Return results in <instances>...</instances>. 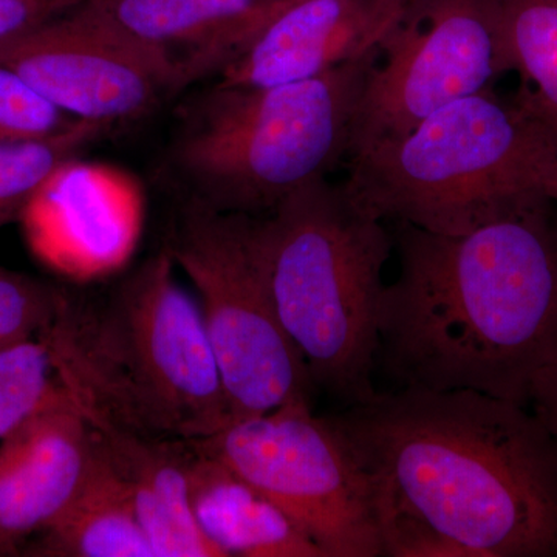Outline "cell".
<instances>
[{
    "label": "cell",
    "instance_id": "cell-1",
    "mask_svg": "<svg viewBox=\"0 0 557 557\" xmlns=\"http://www.w3.org/2000/svg\"><path fill=\"white\" fill-rule=\"evenodd\" d=\"M368 472L386 557H557V442L527 406L395 388L332 416Z\"/></svg>",
    "mask_w": 557,
    "mask_h": 557
},
{
    "label": "cell",
    "instance_id": "cell-2",
    "mask_svg": "<svg viewBox=\"0 0 557 557\" xmlns=\"http://www.w3.org/2000/svg\"><path fill=\"white\" fill-rule=\"evenodd\" d=\"M379 364L397 388L472 391L527 406L557 343V201L469 233L394 223Z\"/></svg>",
    "mask_w": 557,
    "mask_h": 557
},
{
    "label": "cell",
    "instance_id": "cell-3",
    "mask_svg": "<svg viewBox=\"0 0 557 557\" xmlns=\"http://www.w3.org/2000/svg\"><path fill=\"white\" fill-rule=\"evenodd\" d=\"M166 249L100 298L62 295L42 338L79 408L143 437L199 442L230 423L199 302Z\"/></svg>",
    "mask_w": 557,
    "mask_h": 557
},
{
    "label": "cell",
    "instance_id": "cell-4",
    "mask_svg": "<svg viewBox=\"0 0 557 557\" xmlns=\"http://www.w3.org/2000/svg\"><path fill=\"white\" fill-rule=\"evenodd\" d=\"M350 203L380 222L469 233L525 207L557 201V139L520 94L480 91L401 137L346 161Z\"/></svg>",
    "mask_w": 557,
    "mask_h": 557
},
{
    "label": "cell",
    "instance_id": "cell-5",
    "mask_svg": "<svg viewBox=\"0 0 557 557\" xmlns=\"http://www.w3.org/2000/svg\"><path fill=\"white\" fill-rule=\"evenodd\" d=\"M379 49L318 78L274 87L212 84L178 113L171 164L186 197L271 214L346 163L351 119Z\"/></svg>",
    "mask_w": 557,
    "mask_h": 557
},
{
    "label": "cell",
    "instance_id": "cell-6",
    "mask_svg": "<svg viewBox=\"0 0 557 557\" xmlns=\"http://www.w3.org/2000/svg\"><path fill=\"white\" fill-rule=\"evenodd\" d=\"M394 251L384 222L317 180L269 214V276L282 327L314 387L346 408L376 394L383 273Z\"/></svg>",
    "mask_w": 557,
    "mask_h": 557
},
{
    "label": "cell",
    "instance_id": "cell-7",
    "mask_svg": "<svg viewBox=\"0 0 557 557\" xmlns=\"http://www.w3.org/2000/svg\"><path fill=\"white\" fill-rule=\"evenodd\" d=\"M164 249L199 295L231 421L311 405L317 387L271 293L269 214L219 211L186 197Z\"/></svg>",
    "mask_w": 557,
    "mask_h": 557
},
{
    "label": "cell",
    "instance_id": "cell-8",
    "mask_svg": "<svg viewBox=\"0 0 557 557\" xmlns=\"http://www.w3.org/2000/svg\"><path fill=\"white\" fill-rule=\"evenodd\" d=\"M190 443L258 487L324 557L384 556L372 483L333 417L296 403Z\"/></svg>",
    "mask_w": 557,
    "mask_h": 557
},
{
    "label": "cell",
    "instance_id": "cell-9",
    "mask_svg": "<svg viewBox=\"0 0 557 557\" xmlns=\"http://www.w3.org/2000/svg\"><path fill=\"white\" fill-rule=\"evenodd\" d=\"M507 72L491 0H405L359 95L347 160Z\"/></svg>",
    "mask_w": 557,
    "mask_h": 557
},
{
    "label": "cell",
    "instance_id": "cell-10",
    "mask_svg": "<svg viewBox=\"0 0 557 557\" xmlns=\"http://www.w3.org/2000/svg\"><path fill=\"white\" fill-rule=\"evenodd\" d=\"M0 64L70 119L108 129L149 115L177 94L138 44L83 0L0 47Z\"/></svg>",
    "mask_w": 557,
    "mask_h": 557
},
{
    "label": "cell",
    "instance_id": "cell-11",
    "mask_svg": "<svg viewBox=\"0 0 557 557\" xmlns=\"http://www.w3.org/2000/svg\"><path fill=\"white\" fill-rule=\"evenodd\" d=\"M405 0H285L215 83L274 87L318 78L379 49Z\"/></svg>",
    "mask_w": 557,
    "mask_h": 557
},
{
    "label": "cell",
    "instance_id": "cell-12",
    "mask_svg": "<svg viewBox=\"0 0 557 557\" xmlns=\"http://www.w3.org/2000/svg\"><path fill=\"white\" fill-rule=\"evenodd\" d=\"M94 443L67 386L38 416L0 442V556L25 545L72 500Z\"/></svg>",
    "mask_w": 557,
    "mask_h": 557
},
{
    "label": "cell",
    "instance_id": "cell-13",
    "mask_svg": "<svg viewBox=\"0 0 557 557\" xmlns=\"http://www.w3.org/2000/svg\"><path fill=\"white\" fill-rule=\"evenodd\" d=\"M129 36L175 91L220 76L285 0H83Z\"/></svg>",
    "mask_w": 557,
    "mask_h": 557
},
{
    "label": "cell",
    "instance_id": "cell-14",
    "mask_svg": "<svg viewBox=\"0 0 557 557\" xmlns=\"http://www.w3.org/2000/svg\"><path fill=\"white\" fill-rule=\"evenodd\" d=\"M79 409L95 449L129 486L156 557H223L201 533L190 508L188 443L143 437Z\"/></svg>",
    "mask_w": 557,
    "mask_h": 557
},
{
    "label": "cell",
    "instance_id": "cell-15",
    "mask_svg": "<svg viewBox=\"0 0 557 557\" xmlns=\"http://www.w3.org/2000/svg\"><path fill=\"white\" fill-rule=\"evenodd\" d=\"M186 475L197 525L223 557H324L265 494L190 442Z\"/></svg>",
    "mask_w": 557,
    "mask_h": 557
},
{
    "label": "cell",
    "instance_id": "cell-16",
    "mask_svg": "<svg viewBox=\"0 0 557 557\" xmlns=\"http://www.w3.org/2000/svg\"><path fill=\"white\" fill-rule=\"evenodd\" d=\"M21 555L156 557V552L139 522L129 486L94 446L75 496Z\"/></svg>",
    "mask_w": 557,
    "mask_h": 557
},
{
    "label": "cell",
    "instance_id": "cell-17",
    "mask_svg": "<svg viewBox=\"0 0 557 557\" xmlns=\"http://www.w3.org/2000/svg\"><path fill=\"white\" fill-rule=\"evenodd\" d=\"M508 72L520 97L548 126L557 124V0H491Z\"/></svg>",
    "mask_w": 557,
    "mask_h": 557
},
{
    "label": "cell",
    "instance_id": "cell-18",
    "mask_svg": "<svg viewBox=\"0 0 557 557\" xmlns=\"http://www.w3.org/2000/svg\"><path fill=\"white\" fill-rule=\"evenodd\" d=\"M108 131L100 124L75 121L54 137L0 145V228L22 219L44 186Z\"/></svg>",
    "mask_w": 557,
    "mask_h": 557
},
{
    "label": "cell",
    "instance_id": "cell-19",
    "mask_svg": "<svg viewBox=\"0 0 557 557\" xmlns=\"http://www.w3.org/2000/svg\"><path fill=\"white\" fill-rule=\"evenodd\" d=\"M64 388L42 336L0 346V442L38 416Z\"/></svg>",
    "mask_w": 557,
    "mask_h": 557
},
{
    "label": "cell",
    "instance_id": "cell-20",
    "mask_svg": "<svg viewBox=\"0 0 557 557\" xmlns=\"http://www.w3.org/2000/svg\"><path fill=\"white\" fill-rule=\"evenodd\" d=\"M75 121L54 108L16 70L0 64V145L54 137Z\"/></svg>",
    "mask_w": 557,
    "mask_h": 557
},
{
    "label": "cell",
    "instance_id": "cell-21",
    "mask_svg": "<svg viewBox=\"0 0 557 557\" xmlns=\"http://www.w3.org/2000/svg\"><path fill=\"white\" fill-rule=\"evenodd\" d=\"M60 289L0 267V346L38 338L60 311Z\"/></svg>",
    "mask_w": 557,
    "mask_h": 557
},
{
    "label": "cell",
    "instance_id": "cell-22",
    "mask_svg": "<svg viewBox=\"0 0 557 557\" xmlns=\"http://www.w3.org/2000/svg\"><path fill=\"white\" fill-rule=\"evenodd\" d=\"M79 0H0V47L75 7Z\"/></svg>",
    "mask_w": 557,
    "mask_h": 557
},
{
    "label": "cell",
    "instance_id": "cell-23",
    "mask_svg": "<svg viewBox=\"0 0 557 557\" xmlns=\"http://www.w3.org/2000/svg\"><path fill=\"white\" fill-rule=\"evenodd\" d=\"M528 409L541 420L557 442V343L534 376Z\"/></svg>",
    "mask_w": 557,
    "mask_h": 557
},
{
    "label": "cell",
    "instance_id": "cell-24",
    "mask_svg": "<svg viewBox=\"0 0 557 557\" xmlns=\"http://www.w3.org/2000/svg\"><path fill=\"white\" fill-rule=\"evenodd\" d=\"M549 129H552L553 134H555V137L557 139V124H555V126H548Z\"/></svg>",
    "mask_w": 557,
    "mask_h": 557
}]
</instances>
